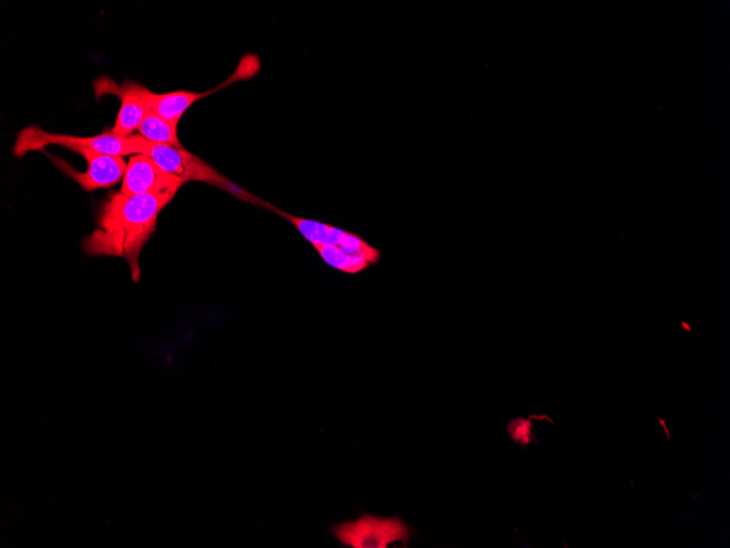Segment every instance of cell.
<instances>
[{"label": "cell", "instance_id": "cell-8", "mask_svg": "<svg viewBox=\"0 0 730 548\" xmlns=\"http://www.w3.org/2000/svg\"><path fill=\"white\" fill-rule=\"evenodd\" d=\"M211 93L195 94L189 92H173L169 94H154L149 96L151 111L163 119L179 126L184 114L201 98Z\"/></svg>", "mask_w": 730, "mask_h": 548}, {"label": "cell", "instance_id": "cell-5", "mask_svg": "<svg viewBox=\"0 0 730 548\" xmlns=\"http://www.w3.org/2000/svg\"><path fill=\"white\" fill-rule=\"evenodd\" d=\"M73 152L81 155L88 165L86 172H79L64 160L50 157L55 164L71 179L77 182L85 191L92 192L109 189L124 179L128 163L121 156L101 154L87 148H75Z\"/></svg>", "mask_w": 730, "mask_h": 548}, {"label": "cell", "instance_id": "cell-13", "mask_svg": "<svg viewBox=\"0 0 730 548\" xmlns=\"http://www.w3.org/2000/svg\"><path fill=\"white\" fill-rule=\"evenodd\" d=\"M534 424L531 419L522 417L510 421L507 431L511 438L522 446H527L531 442L537 441L532 431Z\"/></svg>", "mask_w": 730, "mask_h": 548}, {"label": "cell", "instance_id": "cell-12", "mask_svg": "<svg viewBox=\"0 0 730 548\" xmlns=\"http://www.w3.org/2000/svg\"><path fill=\"white\" fill-rule=\"evenodd\" d=\"M346 254L361 255L368 258L373 264L380 259V252L369 246L360 237L347 233L340 245L338 246Z\"/></svg>", "mask_w": 730, "mask_h": 548}, {"label": "cell", "instance_id": "cell-4", "mask_svg": "<svg viewBox=\"0 0 730 548\" xmlns=\"http://www.w3.org/2000/svg\"><path fill=\"white\" fill-rule=\"evenodd\" d=\"M332 533L342 544L354 548H386L395 543L406 546L411 532L397 516L363 514L357 520L334 526Z\"/></svg>", "mask_w": 730, "mask_h": 548}, {"label": "cell", "instance_id": "cell-6", "mask_svg": "<svg viewBox=\"0 0 730 548\" xmlns=\"http://www.w3.org/2000/svg\"><path fill=\"white\" fill-rule=\"evenodd\" d=\"M183 186L152 158L140 154L131 158L120 192L129 196L154 194L173 200Z\"/></svg>", "mask_w": 730, "mask_h": 548}, {"label": "cell", "instance_id": "cell-3", "mask_svg": "<svg viewBox=\"0 0 730 548\" xmlns=\"http://www.w3.org/2000/svg\"><path fill=\"white\" fill-rule=\"evenodd\" d=\"M58 145L71 150L82 147L112 156L140 155L139 150L130 138H121L112 131L92 138H77L64 134L49 133L38 127L24 130L15 144L14 154L23 157L32 152H38L47 146Z\"/></svg>", "mask_w": 730, "mask_h": 548}, {"label": "cell", "instance_id": "cell-1", "mask_svg": "<svg viewBox=\"0 0 730 548\" xmlns=\"http://www.w3.org/2000/svg\"><path fill=\"white\" fill-rule=\"evenodd\" d=\"M171 201L154 194L111 195L103 207L97 228L83 241L84 252L89 257L124 259L133 281L139 283L141 253L157 228L160 213Z\"/></svg>", "mask_w": 730, "mask_h": 548}, {"label": "cell", "instance_id": "cell-2", "mask_svg": "<svg viewBox=\"0 0 730 548\" xmlns=\"http://www.w3.org/2000/svg\"><path fill=\"white\" fill-rule=\"evenodd\" d=\"M130 139L136 145L140 154L152 158L163 170L181 180L184 184L190 181L204 182L223 189L244 202L254 203L255 201L265 204L231 183L207 163L184 148L151 143L141 135H131Z\"/></svg>", "mask_w": 730, "mask_h": 548}, {"label": "cell", "instance_id": "cell-10", "mask_svg": "<svg viewBox=\"0 0 730 548\" xmlns=\"http://www.w3.org/2000/svg\"><path fill=\"white\" fill-rule=\"evenodd\" d=\"M178 127L151 111L139 132L144 140L151 143L184 148L178 136Z\"/></svg>", "mask_w": 730, "mask_h": 548}, {"label": "cell", "instance_id": "cell-9", "mask_svg": "<svg viewBox=\"0 0 730 548\" xmlns=\"http://www.w3.org/2000/svg\"><path fill=\"white\" fill-rule=\"evenodd\" d=\"M268 209H272L278 215L288 219L299 231L300 234L310 241L313 246H339L343 239L345 238L347 231L342 229L327 226L322 223L299 218L287 214L280 210H277L270 204H266Z\"/></svg>", "mask_w": 730, "mask_h": 548}, {"label": "cell", "instance_id": "cell-7", "mask_svg": "<svg viewBox=\"0 0 730 548\" xmlns=\"http://www.w3.org/2000/svg\"><path fill=\"white\" fill-rule=\"evenodd\" d=\"M121 99V109L112 132L121 138H130L139 131L144 119L151 112L149 96L152 92L135 82H127L112 90Z\"/></svg>", "mask_w": 730, "mask_h": 548}, {"label": "cell", "instance_id": "cell-11", "mask_svg": "<svg viewBox=\"0 0 730 548\" xmlns=\"http://www.w3.org/2000/svg\"><path fill=\"white\" fill-rule=\"evenodd\" d=\"M322 259L332 267L348 274H357L373 263L366 257L346 254L337 246H314Z\"/></svg>", "mask_w": 730, "mask_h": 548}]
</instances>
